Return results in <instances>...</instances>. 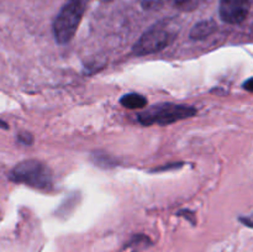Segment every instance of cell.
<instances>
[{"mask_svg": "<svg viewBox=\"0 0 253 252\" xmlns=\"http://www.w3.org/2000/svg\"><path fill=\"white\" fill-rule=\"evenodd\" d=\"M179 32V25L175 20H163L147 30L133 46L136 56L152 54L167 48L173 43Z\"/></svg>", "mask_w": 253, "mask_h": 252, "instance_id": "6da1fadb", "label": "cell"}, {"mask_svg": "<svg viewBox=\"0 0 253 252\" xmlns=\"http://www.w3.org/2000/svg\"><path fill=\"white\" fill-rule=\"evenodd\" d=\"M86 0H68L53 22V35L56 42L66 44L71 41L78 30L84 11Z\"/></svg>", "mask_w": 253, "mask_h": 252, "instance_id": "7a4b0ae2", "label": "cell"}, {"mask_svg": "<svg viewBox=\"0 0 253 252\" xmlns=\"http://www.w3.org/2000/svg\"><path fill=\"white\" fill-rule=\"evenodd\" d=\"M10 179L36 189L47 190L53 184V174L48 166L36 160H26L17 163L10 173Z\"/></svg>", "mask_w": 253, "mask_h": 252, "instance_id": "3957f363", "label": "cell"}, {"mask_svg": "<svg viewBox=\"0 0 253 252\" xmlns=\"http://www.w3.org/2000/svg\"><path fill=\"white\" fill-rule=\"evenodd\" d=\"M197 114V109L190 105H180V104L163 103L152 105L138 114V121L145 126L151 125H169L177 121L189 119Z\"/></svg>", "mask_w": 253, "mask_h": 252, "instance_id": "277c9868", "label": "cell"}, {"mask_svg": "<svg viewBox=\"0 0 253 252\" xmlns=\"http://www.w3.org/2000/svg\"><path fill=\"white\" fill-rule=\"evenodd\" d=\"M250 12V0H220L219 14L224 22L241 24Z\"/></svg>", "mask_w": 253, "mask_h": 252, "instance_id": "5b68a950", "label": "cell"}, {"mask_svg": "<svg viewBox=\"0 0 253 252\" xmlns=\"http://www.w3.org/2000/svg\"><path fill=\"white\" fill-rule=\"evenodd\" d=\"M215 30H216V24H215L214 21H211V20L202 21L193 27L192 31H190V37H192L193 40L207 39V37L210 36Z\"/></svg>", "mask_w": 253, "mask_h": 252, "instance_id": "8992f818", "label": "cell"}, {"mask_svg": "<svg viewBox=\"0 0 253 252\" xmlns=\"http://www.w3.org/2000/svg\"><path fill=\"white\" fill-rule=\"evenodd\" d=\"M120 104L127 109H142L147 104V99L143 95H141V94L130 93L125 94L120 99Z\"/></svg>", "mask_w": 253, "mask_h": 252, "instance_id": "52a82bcc", "label": "cell"}, {"mask_svg": "<svg viewBox=\"0 0 253 252\" xmlns=\"http://www.w3.org/2000/svg\"><path fill=\"white\" fill-rule=\"evenodd\" d=\"M173 6L182 11H193L203 4L204 0H169Z\"/></svg>", "mask_w": 253, "mask_h": 252, "instance_id": "ba28073f", "label": "cell"}, {"mask_svg": "<svg viewBox=\"0 0 253 252\" xmlns=\"http://www.w3.org/2000/svg\"><path fill=\"white\" fill-rule=\"evenodd\" d=\"M19 141L25 145H30L32 142V137L30 133H21V135H19Z\"/></svg>", "mask_w": 253, "mask_h": 252, "instance_id": "9c48e42d", "label": "cell"}, {"mask_svg": "<svg viewBox=\"0 0 253 252\" xmlns=\"http://www.w3.org/2000/svg\"><path fill=\"white\" fill-rule=\"evenodd\" d=\"M244 88L246 89L247 91H251V93H253V78L247 79V81L245 82V83H244Z\"/></svg>", "mask_w": 253, "mask_h": 252, "instance_id": "30bf717a", "label": "cell"}, {"mask_svg": "<svg viewBox=\"0 0 253 252\" xmlns=\"http://www.w3.org/2000/svg\"><path fill=\"white\" fill-rule=\"evenodd\" d=\"M242 222L247 225V226L253 227V217H245V219H241Z\"/></svg>", "mask_w": 253, "mask_h": 252, "instance_id": "8fae6325", "label": "cell"}, {"mask_svg": "<svg viewBox=\"0 0 253 252\" xmlns=\"http://www.w3.org/2000/svg\"><path fill=\"white\" fill-rule=\"evenodd\" d=\"M0 127H2V128H7V125H6V124L4 123V121H0Z\"/></svg>", "mask_w": 253, "mask_h": 252, "instance_id": "7c38bea8", "label": "cell"}, {"mask_svg": "<svg viewBox=\"0 0 253 252\" xmlns=\"http://www.w3.org/2000/svg\"><path fill=\"white\" fill-rule=\"evenodd\" d=\"M101 1H111V0H101Z\"/></svg>", "mask_w": 253, "mask_h": 252, "instance_id": "4fadbf2b", "label": "cell"}]
</instances>
